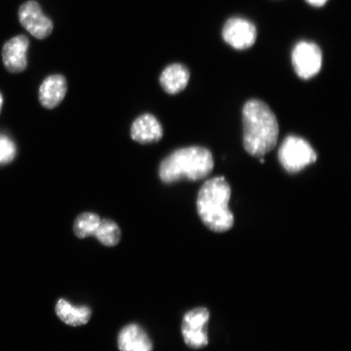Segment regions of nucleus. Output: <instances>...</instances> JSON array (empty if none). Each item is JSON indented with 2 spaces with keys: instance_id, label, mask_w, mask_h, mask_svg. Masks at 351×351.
Returning a JSON list of instances; mask_svg holds the SVG:
<instances>
[{
  "instance_id": "obj_1",
  "label": "nucleus",
  "mask_w": 351,
  "mask_h": 351,
  "mask_svg": "<svg viewBox=\"0 0 351 351\" xmlns=\"http://www.w3.org/2000/svg\"><path fill=\"white\" fill-rule=\"evenodd\" d=\"M243 145L250 155L262 157L278 143L279 125L274 113L261 100L252 99L243 111Z\"/></svg>"
},
{
  "instance_id": "obj_2",
  "label": "nucleus",
  "mask_w": 351,
  "mask_h": 351,
  "mask_svg": "<svg viewBox=\"0 0 351 351\" xmlns=\"http://www.w3.org/2000/svg\"><path fill=\"white\" fill-rule=\"evenodd\" d=\"M230 196V186L223 177L210 179L201 187L197 197V210L209 230L223 232L234 226V216L229 208Z\"/></svg>"
},
{
  "instance_id": "obj_3",
  "label": "nucleus",
  "mask_w": 351,
  "mask_h": 351,
  "mask_svg": "<svg viewBox=\"0 0 351 351\" xmlns=\"http://www.w3.org/2000/svg\"><path fill=\"white\" fill-rule=\"evenodd\" d=\"M214 160L208 149L191 147L179 149L162 161L159 174L161 181L172 184L182 179L191 181L207 178L213 172Z\"/></svg>"
},
{
  "instance_id": "obj_4",
  "label": "nucleus",
  "mask_w": 351,
  "mask_h": 351,
  "mask_svg": "<svg viewBox=\"0 0 351 351\" xmlns=\"http://www.w3.org/2000/svg\"><path fill=\"white\" fill-rule=\"evenodd\" d=\"M278 158L280 165L288 173H295L315 163L317 155L306 140L291 135L284 140L279 149Z\"/></svg>"
},
{
  "instance_id": "obj_5",
  "label": "nucleus",
  "mask_w": 351,
  "mask_h": 351,
  "mask_svg": "<svg viewBox=\"0 0 351 351\" xmlns=\"http://www.w3.org/2000/svg\"><path fill=\"white\" fill-rule=\"evenodd\" d=\"M209 318V311L205 307H197L184 315L182 333L184 341L189 348L201 349L208 344L206 324Z\"/></svg>"
},
{
  "instance_id": "obj_6",
  "label": "nucleus",
  "mask_w": 351,
  "mask_h": 351,
  "mask_svg": "<svg viewBox=\"0 0 351 351\" xmlns=\"http://www.w3.org/2000/svg\"><path fill=\"white\" fill-rule=\"evenodd\" d=\"M292 64L298 76L306 80L322 69V52L317 44L298 43L292 52Z\"/></svg>"
},
{
  "instance_id": "obj_7",
  "label": "nucleus",
  "mask_w": 351,
  "mask_h": 351,
  "mask_svg": "<svg viewBox=\"0 0 351 351\" xmlns=\"http://www.w3.org/2000/svg\"><path fill=\"white\" fill-rule=\"evenodd\" d=\"M19 16L21 25L38 39L49 36L53 30L51 20L43 14L40 5L34 0L22 4Z\"/></svg>"
},
{
  "instance_id": "obj_8",
  "label": "nucleus",
  "mask_w": 351,
  "mask_h": 351,
  "mask_svg": "<svg viewBox=\"0 0 351 351\" xmlns=\"http://www.w3.org/2000/svg\"><path fill=\"white\" fill-rule=\"evenodd\" d=\"M223 38L235 49L245 50L256 43L257 32L256 26L247 20L232 19L223 26Z\"/></svg>"
},
{
  "instance_id": "obj_9",
  "label": "nucleus",
  "mask_w": 351,
  "mask_h": 351,
  "mask_svg": "<svg viewBox=\"0 0 351 351\" xmlns=\"http://www.w3.org/2000/svg\"><path fill=\"white\" fill-rule=\"evenodd\" d=\"M29 38L25 35H19L8 40L3 47V62L8 72L19 73L27 67V51Z\"/></svg>"
},
{
  "instance_id": "obj_10",
  "label": "nucleus",
  "mask_w": 351,
  "mask_h": 351,
  "mask_svg": "<svg viewBox=\"0 0 351 351\" xmlns=\"http://www.w3.org/2000/svg\"><path fill=\"white\" fill-rule=\"evenodd\" d=\"M130 132L132 139L140 144L159 142L164 134L160 122L150 113L138 117L132 124Z\"/></svg>"
},
{
  "instance_id": "obj_11",
  "label": "nucleus",
  "mask_w": 351,
  "mask_h": 351,
  "mask_svg": "<svg viewBox=\"0 0 351 351\" xmlns=\"http://www.w3.org/2000/svg\"><path fill=\"white\" fill-rule=\"evenodd\" d=\"M68 90L66 78L60 74H55L44 79L39 88V101L44 108H55L64 100Z\"/></svg>"
},
{
  "instance_id": "obj_12",
  "label": "nucleus",
  "mask_w": 351,
  "mask_h": 351,
  "mask_svg": "<svg viewBox=\"0 0 351 351\" xmlns=\"http://www.w3.org/2000/svg\"><path fill=\"white\" fill-rule=\"evenodd\" d=\"M121 351H153V343L146 331L137 324H130L118 335Z\"/></svg>"
},
{
  "instance_id": "obj_13",
  "label": "nucleus",
  "mask_w": 351,
  "mask_h": 351,
  "mask_svg": "<svg viewBox=\"0 0 351 351\" xmlns=\"http://www.w3.org/2000/svg\"><path fill=\"white\" fill-rule=\"evenodd\" d=\"M56 314L61 322L68 326L78 327L90 322L92 311L89 306H74L64 298H60L56 302Z\"/></svg>"
},
{
  "instance_id": "obj_14",
  "label": "nucleus",
  "mask_w": 351,
  "mask_h": 351,
  "mask_svg": "<svg viewBox=\"0 0 351 351\" xmlns=\"http://www.w3.org/2000/svg\"><path fill=\"white\" fill-rule=\"evenodd\" d=\"M190 80V72L185 65L173 64L169 65L160 77L163 90L169 95H176L186 87Z\"/></svg>"
},
{
  "instance_id": "obj_15",
  "label": "nucleus",
  "mask_w": 351,
  "mask_h": 351,
  "mask_svg": "<svg viewBox=\"0 0 351 351\" xmlns=\"http://www.w3.org/2000/svg\"><path fill=\"white\" fill-rule=\"evenodd\" d=\"M94 237L105 247H115L120 243L121 231L115 221L110 219H101Z\"/></svg>"
},
{
  "instance_id": "obj_16",
  "label": "nucleus",
  "mask_w": 351,
  "mask_h": 351,
  "mask_svg": "<svg viewBox=\"0 0 351 351\" xmlns=\"http://www.w3.org/2000/svg\"><path fill=\"white\" fill-rule=\"evenodd\" d=\"M101 219L97 214L84 213L79 215L74 221L73 232L77 238L84 239L93 236L98 229Z\"/></svg>"
},
{
  "instance_id": "obj_17",
  "label": "nucleus",
  "mask_w": 351,
  "mask_h": 351,
  "mask_svg": "<svg viewBox=\"0 0 351 351\" xmlns=\"http://www.w3.org/2000/svg\"><path fill=\"white\" fill-rule=\"evenodd\" d=\"M16 154V147L12 140L6 135L0 134V165L11 163Z\"/></svg>"
},
{
  "instance_id": "obj_18",
  "label": "nucleus",
  "mask_w": 351,
  "mask_h": 351,
  "mask_svg": "<svg viewBox=\"0 0 351 351\" xmlns=\"http://www.w3.org/2000/svg\"><path fill=\"white\" fill-rule=\"evenodd\" d=\"M306 1L311 4V5L315 7L324 6L328 1V0H306Z\"/></svg>"
},
{
  "instance_id": "obj_19",
  "label": "nucleus",
  "mask_w": 351,
  "mask_h": 351,
  "mask_svg": "<svg viewBox=\"0 0 351 351\" xmlns=\"http://www.w3.org/2000/svg\"><path fill=\"white\" fill-rule=\"evenodd\" d=\"M3 99L1 93H0V112H1L2 105H3Z\"/></svg>"
},
{
  "instance_id": "obj_20",
  "label": "nucleus",
  "mask_w": 351,
  "mask_h": 351,
  "mask_svg": "<svg viewBox=\"0 0 351 351\" xmlns=\"http://www.w3.org/2000/svg\"><path fill=\"white\" fill-rule=\"evenodd\" d=\"M261 164H263V163H265V160L261 159Z\"/></svg>"
}]
</instances>
